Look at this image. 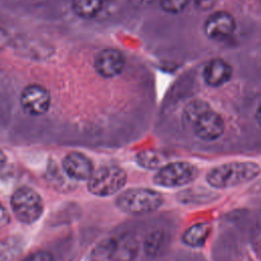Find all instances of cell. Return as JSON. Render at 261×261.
Instances as JSON below:
<instances>
[{"mask_svg":"<svg viewBox=\"0 0 261 261\" xmlns=\"http://www.w3.org/2000/svg\"><path fill=\"white\" fill-rule=\"evenodd\" d=\"M8 43V34L5 30L0 29V51L7 45Z\"/></svg>","mask_w":261,"mask_h":261,"instance_id":"26","label":"cell"},{"mask_svg":"<svg viewBox=\"0 0 261 261\" xmlns=\"http://www.w3.org/2000/svg\"><path fill=\"white\" fill-rule=\"evenodd\" d=\"M24 261H54V258L49 252L38 251L29 255Z\"/></svg>","mask_w":261,"mask_h":261,"instance_id":"22","label":"cell"},{"mask_svg":"<svg viewBox=\"0 0 261 261\" xmlns=\"http://www.w3.org/2000/svg\"><path fill=\"white\" fill-rule=\"evenodd\" d=\"M256 119H257L258 123L261 125V103L259 104V106L257 107V110H256Z\"/></svg>","mask_w":261,"mask_h":261,"instance_id":"27","label":"cell"},{"mask_svg":"<svg viewBox=\"0 0 261 261\" xmlns=\"http://www.w3.org/2000/svg\"><path fill=\"white\" fill-rule=\"evenodd\" d=\"M127 180L126 171L118 165H104L94 170L88 179V190L98 197L119 193Z\"/></svg>","mask_w":261,"mask_h":261,"instance_id":"3","label":"cell"},{"mask_svg":"<svg viewBox=\"0 0 261 261\" xmlns=\"http://www.w3.org/2000/svg\"><path fill=\"white\" fill-rule=\"evenodd\" d=\"M210 110V106L201 100H194L187 104L182 113V121L187 126L193 127L195 122L206 111Z\"/></svg>","mask_w":261,"mask_h":261,"instance_id":"17","label":"cell"},{"mask_svg":"<svg viewBox=\"0 0 261 261\" xmlns=\"http://www.w3.org/2000/svg\"><path fill=\"white\" fill-rule=\"evenodd\" d=\"M62 166L65 173L75 180H88L94 171L91 159L81 152L68 153L62 161Z\"/></svg>","mask_w":261,"mask_h":261,"instance_id":"10","label":"cell"},{"mask_svg":"<svg viewBox=\"0 0 261 261\" xmlns=\"http://www.w3.org/2000/svg\"><path fill=\"white\" fill-rule=\"evenodd\" d=\"M249 193L253 195H261V177L250 187Z\"/></svg>","mask_w":261,"mask_h":261,"instance_id":"25","label":"cell"},{"mask_svg":"<svg viewBox=\"0 0 261 261\" xmlns=\"http://www.w3.org/2000/svg\"><path fill=\"white\" fill-rule=\"evenodd\" d=\"M192 128L195 135L200 139L204 141H214L222 135L224 122L218 113L210 109L199 117Z\"/></svg>","mask_w":261,"mask_h":261,"instance_id":"8","label":"cell"},{"mask_svg":"<svg viewBox=\"0 0 261 261\" xmlns=\"http://www.w3.org/2000/svg\"><path fill=\"white\" fill-rule=\"evenodd\" d=\"M260 173L261 167L254 161H232L212 167L206 181L214 189H230L255 179Z\"/></svg>","mask_w":261,"mask_h":261,"instance_id":"1","label":"cell"},{"mask_svg":"<svg viewBox=\"0 0 261 261\" xmlns=\"http://www.w3.org/2000/svg\"><path fill=\"white\" fill-rule=\"evenodd\" d=\"M236 28V21L231 14L225 11H217L208 16L204 24L207 37L222 40L230 36Z\"/></svg>","mask_w":261,"mask_h":261,"instance_id":"9","label":"cell"},{"mask_svg":"<svg viewBox=\"0 0 261 261\" xmlns=\"http://www.w3.org/2000/svg\"><path fill=\"white\" fill-rule=\"evenodd\" d=\"M168 245V236L163 229H154L146 234L143 242V251L146 256L156 258L160 256Z\"/></svg>","mask_w":261,"mask_h":261,"instance_id":"14","label":"cell"},{"mask_svg":"<svg viewBox=\"0 0 261 261\" xmlns=\"http://www.w3.org/2000/svg\"><path fill=\"white\" fill-rule=\"evenodd\" d=\"M103 5V0H72V9L83 18L96 16Z\"/></svg>","mask_w":261,"mask_h":261,"instance_id":"18","label":"cell"},{"mask_svg":"<svg viewBox=\"0 0 261 261\" xmlns=\"http://www.w3.org/2000/svg\"><path fill=\"white\" fill-rule=\"evenodd\" d=\"M10 205L15 217L27 224L37 221L44 210L42 197L29 187H20L15 190L11 196Z\"/></svg>","mask_w":261,"mask_h":261,"instance_id":"5","label":"cell"},{"mask_svg":"<svg viewBox=\"0 0 261 261\" xmlns=\"http://www.w3.org/2000/svg\"><path fill=\"white\" fill-rule=\"evenodd\" d=\"M125 64L123 54L113 48L100 51L95 57V69L103 77H113L119 74Z\"/></svg>","mask_w":261,"mask_h":261,"instance_id":"7","label":"cell"},{"mask_svg":"<svg viewBox=\"0 0 261 261\" xmlns=\"http://www.w3.org/2000/svg\"><path fill=\"white\" fill-rule=\"evenodd\" d=\"M232 73L231 66L222 59L209 61L203 71L205 82L211 87H219L226 83Z\"/></svg>","mask_w":261,"mask_h":261,"instance_id":"12","label":"cell"},{"mask_svg":"<svg viewBox=\"0 0 261 261\" xmlns=\"http://www.w3.org/2000/svg\"><path fill=\"white\" fill-rule=\"evenodd\" d=\"M5 161H6L5 154L0 150V168L5 164Z\"/></svg>","mask_w":261,"mask_h":261,"instance_id":"28","label":"cell"},{"mask_svg":"<svg viewBox=\"0 0 261 261\" xmlns=\"http://www.w3.org/2000/svg\"><path fill=\"white\" fill-rule=\"evenodd\" d=\"M199 174L196 165L188 161H173L165 163L153 176V182L158 187L174 189L193 182Z\"/></svg>","mask_w":261,"mask_h":261,"instance_id":"4","label":"cell"},{"mask_svg":"<svg viewBox=\"0 0 261 261\" xmlns=\"http://www.w3.org/2000/svg\"><path fill=\"white\" fill-rule=\"evenodd\" d=\"M163 10L169 13H178L182 11L189 3V0H159Z\"/></svg>","mask_w":261,"mask_h":261,"instance_id":"21","label":"cell"},{"mask_svg":"<svg viewBox=\"0 0 261 261\" xmlns=\"http://www.w3.org/2000/svg\"><path fill=\"white\" fill-rule=\"evenodd\" d=\"M215 194L209 191L196 190V189H187L178 192L176 194V199L178 202L188 205V204H204L211 202L215 199Z\"/></svg>","mask_w":261,"mask_h":261,"instance_id":"15","label":"cell"},{"mask_svg":"<svg viewBox=\"0 0 261 261\" xmlns=\"http://www.w3.org/2000/svg\"><path fill=\"white\" fill-rule=\"evenodd\" d=\"M22 248V242L15 237H10L0 242V261H9L14 258Z\"/></svg>","mask_w":261,"mask_h":261,"instance_id":"19","label":"cell"},{"mask_svg":"<svg viewBox=\"0 0 261 261\" xmlns=\"http://www.w3.org/2000/svg\"><path fill=\"white\" fill-rule=\"evenodd\" d=\"M216 0H193L194 4L196 5L197 8L201 10H207L213 7L214 3Z\"/></svg>","mask_w":261,"mask_h":261,"instance_id":"23","label":"cell"},{"mask_svg":"<svg viewBox=\"0 0 261 261\" xmlns=\"http://www.w3.org/2000/svg\"><path fill=\"white\" fill-rule=\"evenodd\" d=\"M164 203L162 193L150 188H129L115 198L116 207L123 213L142 216L157 211Z\"/></svg>","mask_w":261,"mask_h":261,"instance_id":"2","label":"cell"},{"mask_svg":"<svg viewBox=\"0 0 261 261\" xmlns=\"http://www.w3.org/2000/svg\"><path fill=\"white\" fill-rule=\"evenodd\" d=\"M140 252V243L130 233H123L112 239L110 260L112 261H135Z\"/></svg>","mask_w":261,"mask_h":261,"instance_id":"11","label":"cell"},{"mask_svg":"<svg viewBox=\"0 0 261 261\" xmlns=\"http://www.w3.org/2000/svg\"><path fill=\"white\" fill-rule=\"evenodd\" d=\"M9 223V214L4 205L0 202V227H4Z\"/></svg>","mask_w":261,"mask_h":261,"instance_id":"24","label":"cell"},{"mask_svg":"<svg viewBox=\"0 0 261 261\" xmlns=\"http://www.w3.org/2000/svg\"><path fill=\"white\" fill-rule=\"evenodd\" d=\"M138 165L146 169H159L166 162V156L156 150H143L136 155Z\"/></svg>","mask_w":261,"mask_h":261,"instance_id":"16","label":"cell"},{"mask_svg":"<svg viewBox=\"0 0 261 261\" xmlns=\"http://www.w3.org/2000/svg\"><path fill=\"white\" fill-rule=\"evenodd\" d=\"M20 105L30 115H42L47 112L50 106L49 92L41 85H29L21 92Z\"/></svg>","mask_w":261,"mask_h":261,"instance_id":"6","label":"cell"},{"mask_svg":"<svg viewBox=\"0 0 261 261\" xmlns=\"http://www.w3.org/2000/svg\"><path fill=\"white\" fill-rule=\"evenodd\" d=\"M250 244L255 254L261 257V218L255 222L251 229Z\"/></svg>","mask_w":261,"mask_h":261,"instance_id":"20","label":"cell"},{"mask_svg":"<svg viewBox=\"0 0 261 261\" xmlns=\"http://www.w3.org/2000/svg\"><path fill=\"white\" fill-rule=\"evenodd\" d=\"M211 232V225L207 221L197 222L189 226L181 234V242L191 248L203 247Z\"/></svg>","mask_w":261,"mask_h":261,"instance_id":"13","label":"cell"}]
</instances>
